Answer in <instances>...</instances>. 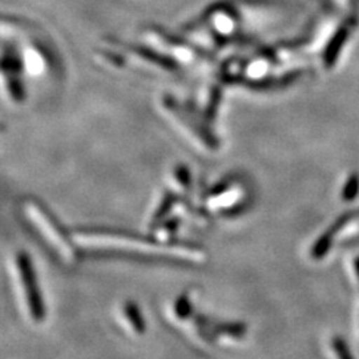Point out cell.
I'll use <instances>...</instances> for the list:
<instances>
[{
	"instance_id": "cell-6",
	"label": "cell",
	"mask_w": 359,
	"mask_h": 359,
	"mask_svg": "<svg viewBox=\"0 0 359 359\" xmlns=\"http://www.w3.org/2000/svg\"><path fill=\"white\" fill-rule=\"evenodd\" d=\"M175 201H176L175 194H173V193H168L167 196L164 197L163 204L158 208V212L156 213V216L154 217V221H152V222H154V225H157L158 222H161L163 218L167 217L169 210L172 209V206L175 204Z\"/></svg>"
},
{
	"instance_id": "cell-3",
	"label": "cell",
	"mask_w": 359,
	"mask_h": 359,
	"mask_svg": "<svg viewBox=\"0 0 359 359\" xmlns=\"http://www.w3.org/2000/svg\"><path fill=\"white\" fill-rule=\"evenodd\" d=\"M16 268L23 285L27 306L31 317L36 322H41L46 317L44 302L41 301V295L38 287V280L35 276V270L31 264L29 257L25 252H20L16 257Z\"/></svg>"
},
{
	"instance_id": "cell-5",
	"label": "cell",
	"mask_w": 359,
	"mask_h": 359,
	"mask_svg": "<svg viewBox=\"0 0 359 359\" xmlns=\"http://www.w3.org/2000/svg\"><path fill=\"white\" fill-rule=\"evenodd\" d=\"M124 316H126L127 321L129 322V325L132 326L133 332L139 334H142L145 332V322L142 320L140 310L135 304L127 302L124 305Z\"/></svg>"
},
{
	"instance_id": "cell-7",
	"label": "cell",
	"mask_w": 359,
	"mask_h": 359,
	"mask_svg": "<svg viewBox=\"0 0 359 359\" xmlns=\"http://www.w3.org/2000/svg\"><path fill=\"white\" fill-rule=\"evenodd\" d=\"M191 304L188 302V299L185 297L179 298V301L176 302V313L180 316V318H187L188 314H191Z\"/></svg>"
},
{
	"instance_id": "cell-4",
	"label": "cell",
	"mask_w": 359,
	"mask_h": 359,
	"mask_svg": "<svg viewBox=\"0 0 359 359\" xmlns=\"http://www.w3.org/2000/svg\"><path fill=\"white\" fill-rule=\"evenodd\" d=\"M165 105H167L168 111L172 112L175 118L181 124H184L185 129L193 133L197 140L205 144L206 147L210 149L217 148V140L215 139V136L209 132V129L201 126V123L198 120H196L191 114L180 109L176 103H173V102H167Z\"/></svg>"
},
{
	"instance_id": "cell-2",
	"label": "cell",
	"mask_w": 359,
	"mask_h": 359,
	"mask_svg": "<svg viewBox=\"0 0 359 359\" xmlns=\"http://www.w3.org/2000/svg\"><path fill=\"white\" fill-rule=\"evenodd\" d=\"M25 209L28 217L34 219L35 225L50 241V244L55 246L59 255L69 262L76 261V249L74 245L71 244L68 234L65 233L57 219L52 217V215L48 213V210L44 206L40 205L35 201H26Z\"/></svg>"
},
{
	"instance_id": "cell-8",
	"label": "cell",
	"mask_w": 359,
	"mask_h": 359,
	"mask_svg": "<svg viewBox=\"0 0 359 359\" xmlns=\"http://www.w3.org/2000/svg\"><path fill=\"white\" fill-rule=\"evenodd\" d=\"M176 177H177V181H179L182 187H188L189 182H191L189 170L187 169V167H184V165H180L176 169Z\"/></svg>"
},
{
	"instance_id": "cell-1",
	"label": "cell",
	"mask_w": 359,
	"mask_h": 359,
	"mask_svg": "<svg viewBox=\"0 0 359 359\" xmlns=\"http://www.w3.org/2000/svg\"><path fill=\"white\" fill-rule=\"evenodd\" d=\"M76 238L83 244L90 246H105L117 249H139L147 255L157 256L177 257L193 261H201L204 252L193 245L168 244L167 241H156L151 238H144L137 236H130L124 233H114L109 231H77Z\"/></svg>"
}]
</instances>
